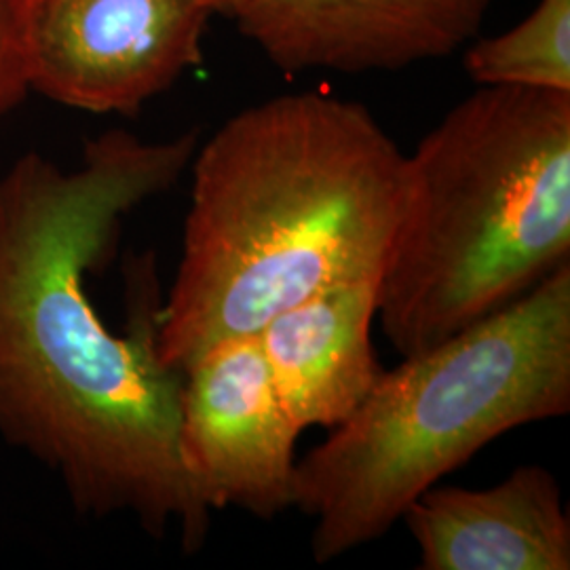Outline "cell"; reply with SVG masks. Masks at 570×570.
Masks as SVG:
<instances>
[{
    "instance_id": "6da1fadb",
    "label": "cell",
    "mask_w": 570,
    "mask_h": 570,
    "mask_svg": "<svg viewBox=\"0 0 570 570\" xmlns=\"http://www.w3.org/2000/svg\"><path fill=\"white\" fill-rule=\"evenodd\" d=\"M197 134L144 140L110 129L77 167L28 150L0 174V438L60 480L85 518L131 515L153 539L202 550L212 513L178 452L183 372L157 353L155 263L131 273L121 336L89 277L125 218L180 183Z\"/></svg>"
},
{
    "instance_id": "7a4b0ae2",
    "label": "cell",
    "mask_w": 570,
    "mask_h": 570,
    "mask_svg": "<svg viewBox=\"0 0 570 570\" xmlns=\"http://www.w3.org/2000/svg\"><path fill=\"white\" fill-rule=\"evenodd\" d=\"M157 353L183 372L332 285L381 279L410 190L407 155L364 104L289 94L247 106L193 155Z\"/></svg>"
},
{
    "instance_id": "3957f363",
    "label": "cell",
    "mask_w": 570,
    "mask_h": 570,
    "mask_svg": "<svg viewBox=\"0 0 570 570\" xmlns=\"http://www.w3.org/2000/svg\"><path fill=\"white\" fill-rule=\"evenodd\" d=\"M410 190L379 282L410 357L570 263V94L480 85L407 155Z\"/></svg>"
},
{
    "instance_id": "277c9868",
    "label": "cell",
    "mask_w": 570,
    "mask_h": 570,
    "mask_svg": "<svg viewBox=\"0 0 570 570\" xmlns=\"http://www.w3.org/2000/svg\"><path fill=\"white\" fill-rule=\"evenodd\" d=\"M570 410V263L522 298L379 376L298 459L294 503L327 564L381 539L407 505L492 440Z\"/></svg>"
},
{
    "instance_id": "5b68a950",
    "label": "cell",
    "mask_w": 570,
    "mask_h": 570,
    "mask_svg": "<svg viewBox=\"0 0 570 570\" xmlns=\"http://www.w3.org/2000/svg\"><path fill=\"white\" fill-rule=\"evenodd\" d=\"M212 18L199 0H30L32 94L81 112L134 117L204 61Z\"/></svg>"
},
{
    "instance_id": "8992f818",
    "label": "cell",
    "mask_w": 570,
    "mask_h": 570,
    "mask_svg": "<svg viewBox=\"0 0 570 570\" xmlns=\"http://www.w3.org/2000/svg\"><path fill=\"white\" fill-rule=\"evenodd\" d=\"M258 332L204 348L183 370L178 452L209 511L273 520L294 503L296 440Z\"/></svg>"
},
{
    "instance_id": "52a82bcc",
    "label": "cell",
    "mask_w": 570,
    "mask_h": 570,
    "mask_svg": "<svg viewBox=\"0 0 570 570\" xmlns=\"http://www.w3.org/2000/svg\"><path fill=\"white\" fill-rule=\"evenodd\" d=\"M494 0H242L230 20L285 75L381 72L449 58Z\"/></svg>"
},
{
    "instance_id": "ba28073f",
    "label": "cell",
    "mask_w": 570,
    "mask_h": 570,
    "mask_svg": "<svg viewBox=\"0 0 570 570\" xmlns=\"http://www.w3.org/2000/svg\"><path fill=\"white\" fill-rule=\"evenodd\" d=\"M423 570H569L570 518L550 469L490 489L431 487L404 511Z\"/></svg>"
},
{
    "instance_id": "9c48e42d",
    "label": "cell",
    "mask_w": 570,
    "mask_h": 570,
    "mask_svg": "<svg viewBox=\"0 0 570 570\" xmlns=\"http://www.w3.org/2000/svg\"><path fill=\"white\" fill-rule=\"evenodd\" d=\"M379 282L326 287L258 332L279 402L298 431L345 423L383 374L372 345Z\"/></svg>"
},
{
    "instance_id": "30bf717a",
    "label": "cell",
    "mask_w": 570,
    "mask_h": 570,
    "mask_svg": "<svg viewBox=\"0 0 570 570\" xmlns=\"http://www.w3.org/2000/svg\"><path fill=\"white\" fill-rule=\"evenodd\" d=\"M465 70L478 85L570 94V0H539L508 32L469 45Z\"/></svg>"
},
{
    "instance_id": "8fae6325",
    "label": "cell",
    "mask_w": 570,
    "mask_h": 570,
    "mask_svg": "<svg viewBox=\"0 0 570 570\" xmlns=\"http://www.w3.org/2000/svg\"><path fill=\"white\" fill-rule=\"evenodd\" d=\"M30 0H0V121L32 96L26 23Z\"/></svg>"
},
{
    "instance_id": "7c38bea8",
    "label": "cell",
    "mask_w": 570,
    "mask_h": 570,
    "mask_svg": "<svg viewBox=\"0 0 570 570\" xmlns=\"http://www.w3.org/2000/svg\"><path fill=\"white\" fill-rule=\"evenodd\" d=\"M212 16H225L230 18L233 11L239 7L242 0H199Z\"/></svg>"
}]
</instances>
